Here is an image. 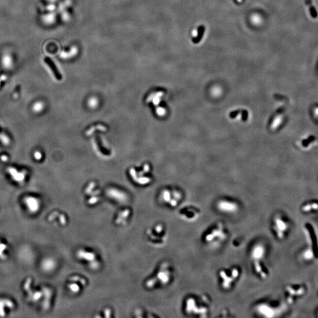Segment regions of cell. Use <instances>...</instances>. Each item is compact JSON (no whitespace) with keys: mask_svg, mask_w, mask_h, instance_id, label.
<instances>
[{"mask_svg":"<svg viewBox=\"0 0 318 318\" xmlns=\"http://www.w3.org/2000/svg\"><path fill=\"white\" fill-rule=\"evenodd\" d=\"M149 166H148L147 164H145V167H144V171L142 172H142L140 173H139V176H142V175L145 173L149 171Z\"/></svg>","mask_w":318,"mask_h":318,"instance_id":"cell-27","label":"cell"},{"mask_svg":"<svg viewBox=\"0 0 318 318\" xmlns=\"http://www.w3.org/2000/svg\"><path fill=\"white\" fill-rule=\"evenodd\" d=\"M2 64L3 67L6 69H10L12 67L13 63L11 56L9 54H4L2 58Z\"/></svg>","mask_w":318,"mask_h":318,"instance_id":"cell-18","label":"cell"},{"mask_svg":"<svg viewBox=\"0 0 318 318\" xmlns=\"http://www.w3.org/2000/svg\"><path fill=\"white\" fill-rule=\"evenodd\" d=\"M130 173L132 174V176H133L134 180H135V181H137V176H136V172H135V169H132L130 170Z\"/></svg>","mask_w":318,"mask_h":318,"instance_id":"cell-26","label":"cell"},{"mask_svg":"<svg viewBox=\"0 0 318 318\" xmlns=\"http://www.w3.org/2000/svg\"><path fill=\"white\" fill-rule=\"evenodd\" d=\"M174 270L172 265L168 262L162 263L154 274L145 282V286L149 289L163 288L169 285L173 279Z\"/></svg>","mask_w":318,"mask_h":318,"instance_id":"cell-4","label":"cell"},{"mask_svg":"<svg viewBox=\"0 0 318 318\" xmlns=\"http://www.w3.org/2000/svg\"><path fill=\"white\" fill-rule=\"evenodd\" d=\"M149 241L156 246H164L168 239L167 231L163 224H155L147 231Z\"/></svg>","mask_w":318,"mask_h":318,"instance_id":"cell-8","label":"cell"},{"mask_svg":"<svg viewBox=\"0 0 318 318\" xmlns=\"http://www.w3.org/2000/svg\"><path fill=\"white\" fill-rule=\"evenodd\" d=\"M6 78H7V76H5V75H2L1 77H0V82H1V81H4V80H5Z\"/></svg>","mask_w":318,"mask_h":318,"instance_id":"cell-30","label":"cell"},{"mask_svg":"<svg viewBox=\"0 0 318 318\" xmlns=\"http://www.w3.org/2000/svg\"><path fill=\"white\" fill-rule=\"evenodd\" d=\"M276 307L272 305V303L268 301H262L257 303L254 307L255 312L259 316L262 317H274L276 314Z\"/></svg>","mask_w":318,"mask_h":318,"instance_id":"cell-13","label":"cell"},{"mask_svg":"<svg viewBox=\"0 0 318 318\" xmlns=\"http://www.w3.org/2000/svg\"><path fill=\"white\" fill-rule=\"evenodd\" d=\"M241 268L236 265L222 268L217 272V279L219 286L224 291L233 289L240 279Z\"/></svg>","mask_w":318,"mask_h":318,"instance_id":"cell-5","label":"cell"},{"mask_svg":"<svg viewBox=\"0 0 318 318\" xmlns=\"http://www.w3.org/2000/svg\"><path fill=\"white\" fill-rule=\"evenodd\" d=\"M98 104V101L96 98H91L88 101V106L90 107L93 108H95Z\"/></svg>","mask_w":318,"mask_h":318,"instance_id":"cell-22","label":"cell"},{"mask_svg":"<svg viewBox=\"0 0 318 318\" xmlns=\"http://www.w3.org/2000/svg\"><path fill=\"white\" fill-rule=\"evenodd\" d=\"M183 194L179 190L166 189L161 194V201L170 208L177 207L182 202Z\"/></svg>","mask_w":318,"mask_h":318,"instance_id":"cell-10","label":"cell"},{"mask_svg":"<svg viewBox=\"0 0 318 318\" xmlns=\"http://www.w3.org/2000/svg\"><path fill=\"white\" fill-rule=\"evenodd\" d=\"M229 237V231L222 222L213 223L202 236L203 243L211 248H218L226 243Z\"/></svg>","mask_w":318,"mask_h":318,"instance_id":"cell-3","label":"cell"},{"mask_svg":"<svg viewBox=\"0 0 318 318\" xmlns=\"http://www.w3.org/2000/svg\"><path fill=\"white\" fill-rule=\"evenodd\" d=\"M155 94H156V93H153V94H152L147 99V102L149 103V102H150L152 99H153V98H154V96H155Z\"/></svg>","mask_w":318,"mask_h":318,"instance_id":"cell-29","label":"cell"},{"mask_svg":"<svg viewBox=\"0 0 318 318\" xmlns=\"http://www.w3.org/2000/svg\"><path fill=\"white\" fill-rule=\"evenodd\" d=\"M303 257L306 260H310L315 258V254L311 249H309L304 251L303 254Z\"/></svg>","mask_w":318,"mask_h":318,"instance_id":"cell-20","label":"cell"},{"mask_svg":"<svg viewBox=\"0 0 318 318\" xmlns=\"http://www.w3.org/2000/svg\"><path fill=\"white\" fill-rule=\"evenodd\" d=\"M130 210L128 209H125L121 210V212H118L116 219H115V223L117 224L123 225V224H125L127 223V221L125 219V217H130Z\"/></svg>","mask_w":318,"mask_h":318,"instance_id":"cell-16","label":"cell"},{"mask_svg":"<svg viewBox=\"0 0 318 318\" xmlns=\"http://www.w3.org/2000/svg\"><path fill=\"white\" fill-rule=\"evenodd\" d=\"M87 281L85 278L80 275L70 277L68 283V289L71 293L78 295L87 286Z\"/></svg>","mask_w":318,"mask_h":318,"instance_id":"cell-12","label":"cell"},{"mask_svg":"<svg viewBox=\"0 0 318 318\" xmlns=\"http://www.w3.org/2000/svg\"><path fill=\"white\" fill-rule=\"evenodd\" d=\"M45 61H46V63L48 64V66L51 68V70L53 71V74H54V76H55V77H56V78L58 80H61L62 79V76L60 74V73H59L57 68L56 67L54 63L50 58H46Z\"/></svg>","mask_w":318,"mask_h":318,"instance_id":"cell-17","label":"cell"},{"mask_svg":"<svg viewBox=\"0 0 318 318\" xmlns=\"http://www.w3.org/2000/svg\"><path fill=\"white\" fill-rule=\"evenodd\" d=\"M137 181L140 184H144L149 183L150 181V179L147 177H140V179H137Z\"/></svg>","mask_w":318,"mask_h":318,"instance_id":"cell-24","label":"cell"},{"mask_svg":"<svg viewBox=\"0 0 318 318\" xmlns=\"http://www.w3.org/2000/svg\"><path fill=\"white\" fill-rule=\"evenodd\" d=\"M44 9L48 10V11H53L55 9V6L54 5H49L45 7Z\"/></svg>","mask_w":318,"mask_h":318,"instance_id":"cell-28","label":"cell"},{"mask_svg":"<svg viewBox=\"0 0 318 318\" xmlns=\"http://www.w3.org/2000/svg\"><path fill=\"white\" fill-rule=\"evenodd\" d=\"M76 258L91 270L98 269L101 260L96 251L88 248H80L76 251Z\"/></svg>","mask_w":318,"mask_h":318,"instance_id":"cell-6","label":"cell"},{"mask_svg":"<svg viewBox=\"0 0 318 318\" xmlns=\"http://www.w3.org/2000/svg\"><path fill=\"white\" fill-rule=\"evenodd\" d=\"M197 29H198V31H198V33H197V35H198V36H197L196 38L194 39V41H196V42H197V41H199V39H200L202 37V34H203L204 31V29L203 27H199V28Z\"/></svg>","mask_w":318,"mask_h":318,"instance_id":"cell-23","label":"cell"},{"mask_svg":"<svg viewBox=\"0 0 318 318\" xmlns=\"http://www.w3.org/2000/svg\"><path fill=\"white\" fill-rule=\"evenodd\" d=\"M178 214L179 217L184 222L193 223L197 221L201 216V210L194 206H186L180 209Z\"/></svg>","mask_w":318,"mask_h":318,"instance_id":"cell-11","label":"cell"},{"mask_svg":"<svg viewBox=\"0 0 318 318\" xmlns=\"http://www.w3.org/2000/svg\"><path fill=\"white\" fill-rule=\"evenodd\" d=\"M302 211L306 212V213L312 212L314 210H318V203H309L308 204H305L302 207Z\"/></svg>","mask_w":318,"mask_h":318,"instance_id":"cell-19","label":"cell"},{"mask_svg":"<svg viewBox=\"0 0 318 318\" xmlns=\"http://www.w3.org/2000/svg\"><path fill=\"white\" fill-rule=\"evenodd\" d=\"M216 208L219 213L227 216L234 215L241 210L240 204L233 199L228 198L219 200L216 204Z\"/></svg>","mask_w":318,"mask_h":318,"instance_id":"cell-9","label":"cell"},{"mask_svg":"<svg viewBox=\"0 0 318 318\" xmlns=\"http://www.w3.org/2000/svg\"><path fill=\"white\" fill-rule=\"evenodd\" d=\"M42 21L46 24H50L53 21L54 15L53 14H48L41 17Z\"/></svg>","mask_w":318,"mask_h":318,"instance_id":"cell-21","label":"cell"},{"mask_svg":"<svg viewBox=\"0 0 318 318\" xmlns=\"http://www.w3.org/2000/svg\"><path fill=\"white\" fill-rule=\"evenodd\" d=\"M212 305V299L206 294L190 295L183 300V312L190 317L207 318Z\"/></svg>","mask_w":318,"mask_h":318,"instance_id":"cell-2","label":"cell"},{"mask_svg":"<svg viewBox=\"0 0 318 318\" xmlns=\"http://www.w3.org/2000/svg\"><path fill=\"white\" fill-rule=\"evenodd\" d=\"M108 194L111 198L116 199V201L120 203H125L127 200V197L125 194L116 189H110L108 192Z\"/></svg>","mask_w":318,"mask_h":318,"instance_id":"cell-15","label":"cell"},{"mask_svg":"<svg viewBox=\"0 0 318 318\" xmlns=\"http://www.w3.org/2000/svg\"><path fill=\"white\" fill-rule=\"evenodd\" d=\"M289 223L285 216L276 214L272 219L271 229L275 237L279 241L284 240L289 231Z\"/></svg>","mask_w":318,"mask_h":318,"instance_id":"cell-7","label":"cell"},{"mask_svg":"<svg viewBox=\"0 0 318 318\" xmlns=\"http://www.w3.org/2000/svg\"><path fill=\"white\" fill-rule=\"evenodd\" d=\"M157 113L160 116H163L166 113V110L162 107H158L157 108Z\"/></svg>","mask_w":318,"mask_h":318,"instance_id":"cell-25","label":"cell"},{"mask_svg":"<svg viewBox=\"0 0 318 318\" xmlns=\"http://www.w3.org/2000/svg\"><path fill=\"white\" fill-rule=\"evenodd\" d=\"M268 249L262 241L253 243L249 250L251 269L255 276L261 280H267L270 276V269L266 263Z\"/></svg>","mask_w":318,"mask_h":318,"instance_id":"cell-1","label":"cell"},{"mask_svg":"<svg viewBox=\"0 0 318 318\" xmlns=\"http://www.w3.org/2000/svg\"><path fill=\"white\" fill-rule=\"evenodd\" d=\"M304 289L302 286L298 285H288L285 288V293L287 297V300L289 303H292L293 302L294 298L296 296H301L303 293Z\"/></svg>","mask_w":318,"mask_h":318,"instance_id":"cell-14","label":"cell"}]
</instances>
